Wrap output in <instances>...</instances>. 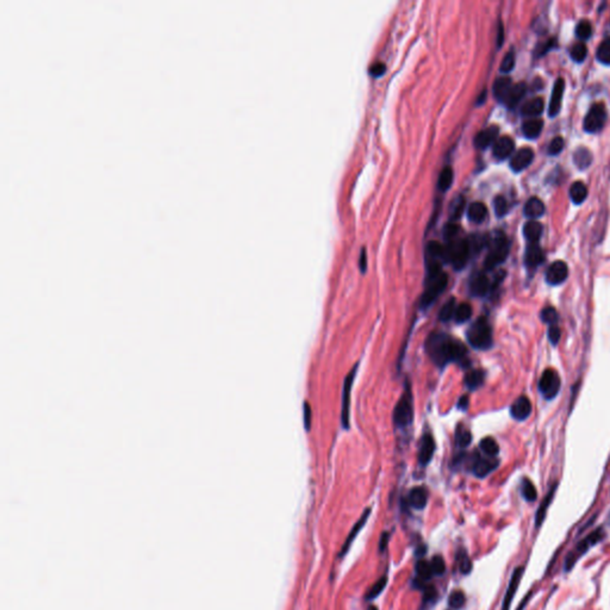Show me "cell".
Masks as SVG:
<instances>
[{
	"mask_svg": "<svg viewBox=\"0 0 610 610\" xmlns=\"http://www.w3.org/2000/svg\"><path fill=\"white\" fill-rule=\"evenodd\" d=\"M564 148V139L563 137H560V136H558V137L553 138L552 141H550V143L548 146V154L549 155H558L559 153L563 151Z\"/></svg>",
	"mask_w": 610,
	"mask_h": 610,
	"instance_id": "f5cc1de1",
	"label": "cell"
},
{
	"mask_svg": "<svg viewBox=\"0 0 610 610\" xmlns=\"http://www.w3.org/2000/svg\"><path fill=\"white\" fill-rule=\"evenodd\" d=\"M514 66H515V55L512 51H509V53L504 56L503 60H502L501 71L503 73H509L514 69Z\"/></svg>",
	"mask_w": 610,
	"mask_h": 610,
	"instance_id": "f907efd6",
	"label": "cell"
},
{
	"mask_svg": "<svg viewBox=\"0 0 610 610\" xmlns=\"http://www.w3.org/2000/svg\"><path fill=\"white\" fill-rule=\"evenodd\" d=\"M606 121V109L604 104L596 103L595 105L589 110L587 116L584 118V129L585 131L594 134L601 130L604 127Z\"/></svg>",
	"mask_w": 610,
	"mask_h": 610,
	"instance_id": "9c48e42d",
	"label": "cell"
},
{
	"mask_svg": "<svg viewBox=\"0 0 610 610\" xmlns=\"http://www.w3.org/2000/svg\"><path fill=\"white\" fill-rule=\"evenodd\" d=\"M541 319L545 323H548L549 326H554L558 322V312L554 308H545L541 311Z\"/></svg>",
	"mask_w": 610,
	"mask_h": 610,
	"instance_id": "681fc988",
	"label": "cell"
},
{
	"mask_svg": "<svg viewBox=\"0 0 610 610\" xmlns=\"http://www.w3.org/2000/svg\"><path fill=\"white\" fill-rule=\"evenodd\" d=\"M448 284V277L444 271L427 272L426 288L423 295L421 296L420 305L422 309H427L440 297V295L446 290Z\"/></svg>",
	"mask_w": 610,
	"mask_h": 610,
	"instance_id": "7a4b0ae2",
	"label": "cell"
},
{
	"mask_svg": "<svg viewBox=\"0 0 610 610\" xmlns=\"http://www.w3.org/2000/svg\"><path fill=\"white\" fill-rule=\"evenodd\" d=\"M560 336H561V332H560L559 327H558L557 324H554V326H549V329H548V339H549V341H550V343H552V344H554V346H556V344H557L558 342H559Z\"/></svg>",
	"mask_w": 610,
	"mask_h": 610,
	"instance_id": "db71d44e",
	"label": "cell"
},
{
	"mask_svg": "<svg viewBox=\"0 0 610 610\" xmlns=\"http://www.w3.org/2000/svg\"><path fill=\"white\" fill-rule=\"evenodd\" d=\"M543 111V100L540 97L533 98L528 100L527 103L522 106L521 112L525 116H539Z\"/></svg>",
	"mask_w": 610,
	"mask_h": 610,
	"instance_id": "1f68e13d",
	"label": "cell"
},
{
	"mask_svg": "<svg viewBox=\"0 0 610 610\" xmlns=\"http://www.w3.org/2000/svg\"><path fill=\"white\" fill-rule=\"evenodd\" d=\"M467 404H469V398H467V397L463 396L462 398H460L458 405H459L460 409H466V408H467Z\"/></svg>",
	"mask_w": 610,
	"mask_h": 610,
	"instance_id": "6125c7cd",
	"label": "cell"
},
{
	"mask_svg": "<svg viewBox=\"0 0 610 610\" xmlns=\"http://www.w3.org/2000/svg\"><path fill=\"white\" fill-rule=\"evenodd\" d=\"M543 128V122L541 120H529L525 122L522 125V131L524 135L529 139H534L538 137Z\"/></svg>",
	"mask_w": 610,
	"mask_h": 610,
	"instance_id": "f546056e",
	"label": "cell"
},
{
	"mask_svg": "<svg viewBox=\"0 0 610 610\" xmlns=\"http://www.w3.org/2000/svg\"><path fill=\"white\" fill-rule=\"evenodd\" d=\"M570 197L574 204H582L588 197V189L582 181H576L570 187Z\"/></svg>",
	"mask_w": 610,
	"mask_h": 610,
	"instance_id": "d6a6232c",
	"label": "cell"
},
{
	"mask_svg": "<svg viewBox=\"0 0 610 610\" xmlns=\"http://www.w3.org/2000/svg\"><path fill=\"white\" fill-rule=\"evenodd\" d=\"M471 316H472L471 305H470L469 303H462V304H459L458 306H456L454 317H453V318L455 319V322L463 323V322H466L467 319H470V317Z\"/></svg>",
	"mask_w": 610,
	"mask_h": 610,
	"instance_id": "8d00e7d4",
	"label": "cell"
},
{
	"mask_svg": "<svg viewBox=\"0 0 610 610\" xmlns=\"http://www.w3.org/2000/svg\"><path fill=\"white\" fill-rule=\"evenodd\" d=\"M428 498H429V493H428V490L426 487L417 486L414 487V489L410 491L408 501H409V504L411 507L417 509V510H422V509L426 508L428 503Z\"/></svg>",
	"mask_w": 610,
	"mask_h": 610,
	"instance_id": "603a6c76",
	"label": "cell"
},
{
	"mask_svg": "<svg viewBox=\"0 0 610 610\" xmlns=\"http://www.w3.org/2000/svg\"><path fill=\"white\" fill-rule=\"evenodd\" d=\"M458 231H459L458 225H455V224H447V225H446V229H445V236H446V239H447L448 241H451V240L455 239V236H456V234H458Z\"/></svg>",
	"mask_w": 610,
	"mask_h": 610,
	"instance_id": "6f0895ef",
	"label": "cell"
},
{
	"mask_svg": "<svg viewBox=\"0 0 610 610\" xmlns=\"http://www.w3.org/2000/svg\"><path fill=\"white\" fill-rule=\"evenodd\" d=\"M386 71V66L383 64V62H377V64H373L371 66V69H369V73L373 76H382L384 74Z\"/></svg>",
	"mask_w": 610,
	"mask_h": 610,
	"instance_id": "9f6ffc18",
	"label": "cell"
},
{
	"mask_svg": "<svg viewBox=\"0 0 610 610\" xmlns=\"http://www.w3.org/2000/svg\"><path fill=\"white\" fill-rule=\"evenodd\" d=\"M469 343L476 350H489L492 346V329L485 317H479L466 333Z\"/></svg>",
	"mask_w": 610,
	"mask_h": 610,
	"instance_id": "3957f363",
	"label": "cell"
},
{
	"mask_svg": "<svg viewBox=\"0 0 610 610\" xmlns=\"http://www.w3.org/2000/svg\"><path fill=\"white\" fill-rule=\"evenodd\" d=\"M465 603H466V596L461 590H455V591H453L451 595H449L448 604L452 609L458 610L460 608H462V606L465 605Z\"/></svg>",
	"mask_w": 610,
	"mask_h": 610,
	"instance_id": "60d3db41",
	"label": "cell"
},
{
	"mask_svg": "<svg viewBox=\"0 0 610 610\" xmlns=\"http://www.w3.org/2000/svg\"><path fill=\"white\" fill-rule=\"evenodd\" d=\"M543 214H545V204L542 203L541 199L538 197L529 198V200L525 205L526 217L534 221V219L541 217Z\"/></svg>",
	"mask_w": 610,
	"mask_h": 610,
	"instance_id": "cb8c5ba5",
	"label": "cell"
},
{
	"mask_svg": "<svg viewBox=\"0 0 610 610\" xmlns=\"http://www.w3.org/2000/svg\"><path fill=\"white\" fill-rule=\"evenodd\" d=\"M480 449H482L487 456H490V458L496 456L498 452H500V447H498L497 442L495 441L492 438H484L483 440L480 441Z\"/></svg>",
	"mask_w": 610,
	"mask_h": 610,
	"instance_id": "74e56055",
	"label": "cell"
},
{
	"mask_svg": "<svg viewBox=\"0 0 610 610\" xmlns=\"http://www.w3.org/2000/svg\"><path fill=\"white\" fill-rule=\"evenodd\" d=\"M561 381L559 374L552 368L546 369L542 373L539 382V390L546 399H553L560 391Z\"/></svg>",
	"mask_w": 610,
	"mask_h": 610,
	"instance_id": "30bf717a",
	"label": "cell"
},
{
	"mask_svg": "<svg viewBox=\"0 0 610 610\" xmlns=\"http://www.w3.org/2000/svg\"><path fill=\"white\" fill-rule=\"evenodd\" d=\"M311 420H312V411H311V406L309 405V403L304 404V426L306 430H310V428H311Z\"/></svg>",
	"mask_w": 610,
	"mask_h": 610,
	"instance_id": "11a10c76",
	"label": "cell"
},
{
	"mask_svg": "<svg viewBox=\"0 0 610 610\" xmlns=\"http://www.w3.org/2000/svg\"><path fill=\"white\" fill-rule=\"evenodd\" d=\"M369 515H371V508L366 509V510L364 511V514L361 515V517L358 520L357 524H355L353 526V528H352V531L350 532V534H348V536H347L346 541H344V543L342 545V548H341V550H340V553H339V557L340 558H343L348 553V549L351 548V546H352V543H353L354 539L357 538V535L359 534V533H360L361 529L365 527L366 522H367L368 517H369Z\"/></svg>",
	"mask_w": 610,
	"mask_h": 610,
	"instance_id": "9a60e30c",
	"label": "cell"
},
{
	"mask_svg": "<svg viewBox=\"0 0 610 610\" xmlns=\"http://www.w3.org/2000/svg\"><path fill=\"white\" fill-rule=\"evenodd\" d=\"M431 569H433L434 576H442L446 571V564L444 558L441 556H435L430 561Z\"/></svg>",
	"mask_w": 610,
	"mask_h": 610,
	"instance_id": "7dc6e473",
	"label": "cell"
},
{
	"mask_svg": "<svg viewBox=\"0 0 610 610\" xmlns=\"http://www.w3.org/2000/svg\"><path fill=\"white\" fill-rule=\"evenodd\" d=\"M498 134H500V128L497 125H490L476 135L475 146L482 149L489 147L497 141Z\"/></svg>",
	"mask_w": 610,
	"mask_h": 610,
	"instance_id": "d6986e66",
	"label": "cell"
},
{
	"mask_svg": "<svg viewBox=\"0 0 610 610\" xmlns=\"http://www.w3.org/2000/svg\"><path fill=\"white\" fill-rule=\"evenodd\" d=\"M515 143L510 136H502L493 143V155L498 160H504L514 153Z\"/></svg>",
	"mask_w": 610,
	"mask_h": 610,
	"instance_id": "ffe728a7",
	"label": "cell"
},
{
	"mask_svg": "<svg viewBox=\"0 0 610 610\" xmlns=\"http://www.w3.org/2000/svg\"><path fill=\"white\" fill-rule=\"evenodd\" d=\"M484 379H485V374L482 369H473L466 374L465 385L470 390H477L483 385Z\"/></svg>",
	"mask_w": 610,
	"mask_h": 610,
	"instance_id": "e575fe53",
	"label": "cell"
},
{
	"mask_svg": "<svg viewBox=\"0 0 610 610\" xmlns=\"http://www.w3.org/2000/svg\"><path fill=\"white\" fill-rule=\"evenodd\" d=\"M532 414V403L528 397L520 396L512 403L510 408V415L516 421H525Z\"/></svg>",
	"mask_w": 610,
	"mask_h": 610,
	"instance_id": "ac0fdd59",
	"label": "cell"
},
{
	"mask_svg": "<svg viewBox=\"0 0 610 610\" xmlns=\"http://www.w3.org/2000/svg\"><path fill=\"white\" fill-rule=\"evenodd\" d=\"M358 371V365H355L351 372L348 373L343 383L342 390V406H341V423L344 429L350 428V414H351V392L353 388V382L355 373Z\"/></svg>",
	"mask_w": 610,
	"mask_h": 610,
	"instance_id": "ba28073f",
	"label": "cell"
},
{
	"mask_svg": "<svg viewBox=\"0 0 610 610\" xmlns=\"http://www.w3.org/2000/svg\"><path fill=\"white\" fill-rule=\"evenodd\" d=\"M521 490H522V495H524V497L526 498V501L533 502L536 500L538 492H536L534 484H533L529 479H524V482H522Z\"/></svg>",
	"mask_w": 610,
	"mask_h": 610,
	"instance_id": "7bdbcfd3",
	"label": "cell"
},
{
	"mask_svg": "<svg viewBox=\"0 0 610 610\" xmlns=\"http://www.w3.org/2000/svg\"><path fill=\"white\" fill-rule=\"evenodd\" d=\"M434 451V439L431 438V435H424L420 446V452H418V462H420L422 466L428 465L431 458H433Z\"/></svg>",
	"mask_w": 610,
	"mask_h": 610,
	"instance_id": "7402d4cb",
	"label": "cell"
},
{
	"mask_svg": "<svg viewBox=\"0 0 610 610\" xmlns=\"http://www.w3.org/2000/svg\"><path fill=\"white\" fill-rule=\"evenodd\" d=\"M526 91H527V85L525 82H518L516 85H512L510 92L508 93L507 98L504 100L505 105L508 107H515L525 97Z\"/></svg>",
	"mask_w": 610,
	"mask_h": 610,
	"instance_id": "484cf974",
	"label": "cell"
},
{
	"mask_svg": "<svg viewBox=\"0 0 610 610\" xmlns=\"http://www.w3.org/2000/svg\"><path fill=\"white\" fill-rule=\"evenodd\" d=\"M415 570H416L417 577H418V582H422V583H426L427 580H429L431 577L434 576L433 573V569H431V565L429 561L420 559L416 563V566H415Z\"/></svg>",
	"mask_w": 610,
	"mask_h": 610,
	"instance_id": "836d02e7",
	"label": "cell"
},
{
	"mask_svg": "<svg viewBox=\"0 0 610 610\" xmlns=\"http://www.w3.org/2000/svg\"><path fill=\"white\" fill-rule=\"evenodd\" d=\"M533 159H534V152L532 148L525 147L517 151L511 158L510 167L514 172H521L525 168L531 165Z\"/></svg>",
	"mask_w": 610,
	"mask_h": 610,
	"instance_id": "5bb4252c",
	"label": "cell"
},
{
	"mask_svg": "<svg viewBox=\"0 0 610 610\" xmlns=\"http://www.w3.org/2000/svg\"><path fill=\"white\" fill-rule=\"evenodd\" d=\"M492 283L484 273H478L470 281V292L475 297H484L491 291Z\"/></svg>",
	"mask_w": 610,
	"mask_h": 610,
	"instance_id": "2e32d148",
	"label": "cell"
},
{
	"mask_svg": "<svg viewBox=\"0 0 610 610\" xmlns=\"http://www.w3.org/2000/svg\"><path fill=\"white\" fill-rule=\"evenodd\" d=\"M592 34V27L591 24L588 22V20H580L579 23L577 24L576 26V35L578 36V38H580V40H588L589 37L591 36Z\"/></svg>",
	"mask_w": 610,
	"mask_h": 610,
	"instance_id": "f6af8a7d",
	"label": "cell"
},
{
	"mask_svg": "<svg viewBox=\"0 0 610 610\" xmlns=\"http://www.w3.org/2000/svg\"><path fill=\"white\" fill-rule=\"evenodd\" d=\"M467 215H469V218L471 219L472 222L482 223L487 216V209L485 205L480 203V201H475V203H472L469 207Z\"/></svg>",
	"mask_w": 610,
	"mask_h": 610,
	"instance_id": "f1b7e54d",
	"label": "cell"
},
{
	"mask_svg": "<svg viewBox=\"0 0 610 610\" xmlns=\"http://www.w3.org/2000/svg\"><path fill=\"white\" fill-rule=\"evenodd\" d=\"M564 91H565V81L563 78H558L553 86L552 97H550L548 114L550 117H556L561 109V100H563Z\"/></svg>",
	"mask_w": 610,
	"mask_h": 610,
	"instance_id": "e0dca14e",
	"label": "cell"
},
{
	"mask_svg": "<svg viewBox=\"0 0 610 610\" xmlns=\"http://www.w3.org/2000/svg\"><path fill=\"white\" fill-rule=\"evenodd\" d=\"M424 347L427 354L439 367H444L453 361H462L467 354L466 348L461 342L441 332L431 333Z\"/></svg>",
	"mask_w": 610,
	"mask_h": 610,
	"instance_id": "6da1fadb",
	"label": "cell"
},
{
	"mask_svg": "<svg viewBox=\"0 0 610 610\" xmlns=\"http://www.w3.org/2000/svg\"><path fill=\"white\" fill-rule=\"evenodd\" d=\"M573 161L576 163L579 169H585L591 165L592 162V154L588 148L580 147L578 148L573 154Z\"/></svg>",
	"mask_w": 610,
	"mask_h": 610,
	"instance_id": "4dcf8cb0",
	"label": "cell"
},
{
	"mask_svg": "<svg viewBox=\"0 0 610 610\" xmlns=\"http://www.w3.org/2000/svg\"><path fill=\"white\" fill-rule=\"evenodd\" d=\"M510 252V241L503 233H497L495 239L490 243L489 254L486 255L485 266L486 270H493L498 265L503 264Z\"/></svg>",
	"mask_w": 610,
	"mask_h": 610,
	"instance_id": "5b68a950",
	"label": "cell"
},
{
	"mask_svg": "<svg viewBox=\"0 0 610 610\" xmlns=\"http://www.w3.org/2000/svg\"><path fill=\"white\" fill-rule=\"evenodd\" d=\"M455 309V299H449V301L441 308L440 313H439V318H440L442 322H448L449 319H452L453 317H454Z\"/></svg>",
	"mask_w": 610,
	"mask_h": 610,
	"instance_id": "ab89813d",
	"label": "cell"
},
{
	"mask_svg": "<svg viewBox=\"0 0 610 610\" xmlns=\"http://www.w3.org/2000/svg\"><path fill=\"white\" fill-rule=\"evenodd\" d=\"M471 441H472V435L469 430L465 429V428H460V429L456 431L455 442L459 447H462V448L467 447V446L471 444Z\"/></svg>",
	"mask_w": 610,
	"mask_h": 610,
	"instance_id": "bcb514c9",
	"label": "cell"
},
{
	"mask_svg": "<svg viewBox=\"0 0 610 610\" xmlns=\"http://www.w3.org/2000/svg\"><path fill=\"white\" fill-rule=\"evenodd\" d=\"M567 277H569V267H567L566 263L558 260L554 261V263L547 268L545 279L546 283L548 285L557 286V285L563 284L567 279Z\"/></svg>",
	"mask_w": 610,
	"mask_h": 610,
	"instance_id": "8fae6325",
	"label": "cell"
},
{
	"mask_svg": "<svg viewBox=\"0 0 610 610\" xmlns=\"http://www.w3.org/2000/svg\"><path fill=\"white\" fill-rule=\"evenodd\" d=\"M359 266H360V270L362 273H365L366 268H367V257H366V253L365 250H362L360 254V260H359Z\"/></svg>",
	"mask_w": 610,
	"mask_h": 610,
	"instance_id": "91938a15",
	"label": "cell"
},
{
	"mask_svg": "<svg viewBox=\"0 0 610 610\" xmlns=\"http://www.w3.org/2000/svg\"><path fill=\"white\" fill-rule=\"evenodd\" d=\"M512 87V81L508 76H501L493 83V95L500 102H503L507 98L508 93Z\"/></svg>",
	"mask_w": 610,
	"mask_h": 610,
	"instance_id": "4316f807",
	"label": "cell"
},
{
	"mask_svg": "<svg viewBox=\"0 0 610 610\" xmlns=\"http://www.w3.org/2000/svg\"><path fill=\"white\" fill-rule=\"evenodd\" d=\"M588 54V49H587V45L584 43H576L572 47V49H571V57H572L573 61L576 62H583L585 60V57H587Z\"/></svg>",
	"mask_w": 610,
	"mask_h": 610,
	"instance_id": "ee69618b",
	"label": "cell"
},
{
	"mask_svg": "<svg viewBox=\"0 0 610 610\" xmlns=\"http://www.w3.org/2000/svg\"><path fill=\"white\" fill-rule=\"evenodd\" d=\"M390 540V533L385 532L383 533L381 536V540H379V552H384V549L386 548V546H388Z\"/></svg>",
	"mask_w": 610,
	"mask_h": 610,
	"instance_id": "680465c9",
	"label": "cell"
},
{
	"mask_svg": "<svg viewBox=\"0 0 610 610\" xmlns=\"http://www.w3.org/2000/svg\"><path fill=\"white\" fill-rule=\"evenodd\" d=\"M604 538H605L604 529H603L602 527H598V528H596L594 532H591L590 534L585 536L582 541L578 542L577 545L570 550L569 554H567L565 558L564 569H565L566 572H569L570 570H572L574 565L578 563V560H579L583 556H585L591 547L597 545V543L601 542Z\"/></svg>",
	"mask_w": 610,
	"mask_h": 610,
	"instance_id": "277c9868",
	"label": "cell"
},
{
	"mask_svg": "<svg viewBox=\"0 0 610 610\" xmlns=\"http://www.w3.org/2000/svg\"><path fill=\"white\" fill-rule=\"evenodd\" d=\"M446 249V261L451 263L455 270H461L469 261L471 249H470L469 240L453 239L448 241Z\"/></svg>",
	"mask_w": 610,
	"mask_h": 610,
	"instance_id": "8992f818",
	"label": "cell"
},
{
	"mask_svg": "<svg viewBox=\"0 0 610 610\" xmlns=\"http://www.w3.org/2000/svg\"><path fill=\"white\" fill-rule=\"evenodd\" d=\"M500 35H498V45L502 44V41H503V27H502V24H500Z\"/></svg>",
	"mask_w": 610,
	"mask_h": 610,
	"instance_id": "be15d7a7",
	"label": "cell"
},
{
	"mask_svg": "<svg viewBox=\"0 0 610 610\" xmlns=\"http://www.w3.org/2000/svg\"><path fill=\"white\" fill-rule=\"evenodd\" d=\"M463 210V199H460L458 201V205H455L454 208H453V217H460V215H461V212Z\"/></svg>",
	"mask_w": 610,
	"mask_h": 610,
	"instance_id": "94428289",
	"label": "cell"
},
{
	"mask_svg": "<svg viewBox=\"0 0 610 610\" xmlns=\"http://www.w3.org/2000/svg\"><path fill=\"white\" fill-rule=\"evenodd\" d=\"M524 573H525L524 566L517 567V569H515L514 572H512L510 582H509V584H508L507 591H505L503 604H502V610H510L511 602L515 597L516 591H517L518 587H520V583H521L522 577H524Z\"/></svg>",
	"mask_w": 610,
	"mask_h": 610,
	"instance_id": "7c38bea8",
	"label": "cell"
},
{
	"mask_svg": "<svg viewBox=\"0 0 610 610\" xmlns=\"http://www.w3.org/2000/svg\"><path fill=\"white\" fill-rule=\"evenodd\" d=\"M557 486H558V484H554L552 489L549 490V492L546 495L545 498H543L542 503L540 504L538 511H536V515H535V526H536V528L541 527L542 522L545 521L547 510H548L549 505H550V503H552V501H553V498H554V495H556Z\"/></svg>",
	"mask_w": 610,
	"mask_h": 610,
	"instance_id": "d4e9b609",
	"label": "cell"
},
{
	"mask_svg": "<svg viewBox=\"0 0 610 610\" xmlns=\"http://www.w3.org/2000/svg\"><path fill=\"white\" fill-rule=\"evenodd\" d=\"M498 466V460L495 458H482L477 455L472 462V472L478 478H484L495 471Z\"/></svg>",
	"mask_w": 610,
	"mask_h": 610,
	"instance_id": "4fadbf2b",
	"label": "cell"
},
{
	"mask_svg": "<svg viewBox=\"0 0 610 610\" xmlns=\"http://www.w3.org/2000/svg\"><path fill=\"white\" fill-rule=\"evenodd\" d=\"M386 584H388V576H383L379 578L368 590L367 595H366V599H367V601H373L374 598H377L378 596L384 591Z\"/></svg>",
	"mask_w": 610,
	"mask_h": 610,
	"instance_id": "d590c367",
	"label": "cell"
},
{
	"mask_svg": "<svg viewBox=\"0 0 610 610\" xmlns=\"http://www.w3.org/2000/svg\"><path fill=\"white\" fill-rule=\"evenodd\" d=\"M459 566H460V571H461V573L469 574L470 572H471L472 563L465 552L459 554Z\"/></svg>",
	"mask_w": 610,
	"mask_h": 610,
	"instance_id": "816d5d0a",
	"label": "cell"
},
{
	"mask_svg": "<svg viewBox=\"0 0 610 610\" xmlns=\"http://www.w3.org/2000/svg\"><path fill=\"white\" fill-rule=\"evenodd\" d=\"M368 610H378V609H377V606L371 605V606H369V608H368Z\"/></svg>",
	"mask_w": 610,
	"mask_h": 610,
	"instance_id": "e7e4bbea",
	"label": "cell"
},
{
	"mask_svg": "<svg viewBox=\"0 0 610 610\" xmlns=\"http://www.w3.org/2000/svg\"><path fill=\"white\" fill-rule=\"evenodd\" d=\"M543 261V253L538 243H528L525 254V264L528 270H535Z\"/></svg>",
	"mask_w": 610,
	"mask_h": 610,
	"instance_id": "44dd1931",
	"label": "cell"
},
{
	"mask_svg": "<svg viewBox=\"0 0 610 610\" xmlns=\"http://www.w3.org/2000/svg\"><path fill=\"white\" fill-rule=\"evenodd\" d=\"M493 207H495V212H496V215L498 217H502V216H504L508 212V201L505 199L504 197L502 196H497L495 198L493 201Z\"/></svg>",
	"mask_w": 610,
	"mask_h": 610,
	"instance_id": "c3c4849f",
	"label": "cell"
},
{
	"mask_svg": "<svg viewBox=\"0 0 610 610\" xmlns=\"http://www.w3.org/2000/svg\"><path fill=\"white\" fill-rule=\"evenodd\" d=\"M596 56H597L598 61L602 62L603 65L610 66V38L604 40L598 45Z\"/></svg>",
	"mask_w": 610,
	"mask_h": 610,
	"instance_id": "f35d334b",
	"label": "cell"
},
{
	"mask_svg": "<svg viewBox=\"0 0 610 610\" xmlns=\"http://www.w3.org/2000/svg\"><path fill=\"white\" fill-rule=\"evenodd\" d=\"M413 421V397L410 389L406 388L393 411V422L398 428H405Z\"/></svg>",
	"mask_w": 610,
	"mask_h": 610,
	"instance_id": "52a82bcc",
	"label": "cell"
},
{
	"mask_svg": "<svg viewBox=\"0 0 610 610\" xmlns=\"http://www.w3.org/2000/svg\"><path fill=\"white\" fill-rule=\"evenodd\" d=\"M542 224L538 221H528L524 226V234L529 243H538L542 235Z\"/></svg>",
	"mask_w": 610,
	"mask_h": 610,
	"instance_id": "83f0119b",
	"label": "cell"
},
{
	"mask_svg": "<svg viewBox=\"0 0 610 610\" xmlns=\"http://www.w3.org/2000/svg\"><path fill=\"white\" fill-rule=\"evenodd\" d=\"M453 181V170L451 167H446L439 177V189L441 191H447L451 187Z\"/></svg>",
	"mask_w": 610,
	"mask_h": 610,
	"instance_id": "b9f144b4",
	"label": "cell"
}]
</instances>
